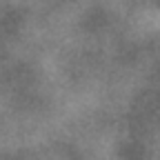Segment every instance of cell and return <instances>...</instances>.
I'll return each mask as SVG.
<instances>
[]
</instances>
